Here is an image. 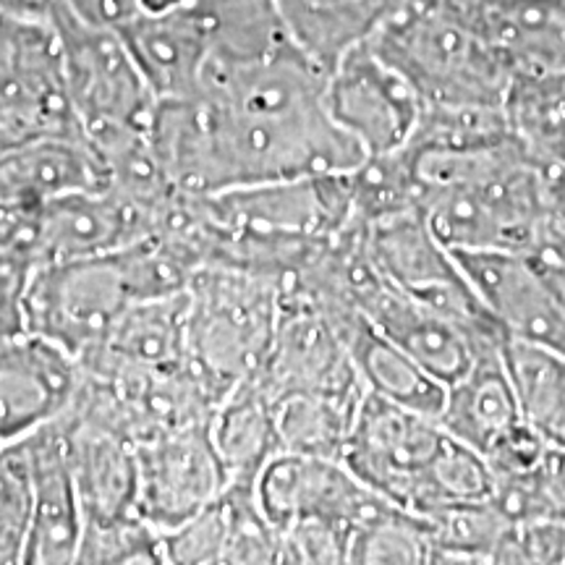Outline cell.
I'll list each match as a JSON object with an SVG mask.
<instances>
[{"label":"cell","mask_w":565,"mask_h":565,"mask_svg":"<svg viewBox=\"0 0 565 565\" xmlns=\"http://www.w3.org/2000/svg\"><path fill=\"white\" fill-rule=\"evenodd\" d=\"M108 183V162L84 137L38 139L0 152V202L47 204Z\"/></svg>","instance_id":"obj_19"},{"label":"cell","mask_w":565,"mask_h":565,"mask_svg":"<svg viewBox=\"0 0 565 565\" xmlns=\"http://www.w3.org/2000/svg\"><path fill=\"white\" fill-rule=\"evenodd\" d=\"M545 192L550 225L565 233V166H545Z\"/></svg>","instance_id":"obj_39"},{"label":"cell","mask_w":565,"mask_h":565,"mask_svg":"<svg viewBox=\"0 0 565 565\" xmlns=\"http://www.w3.org/2000/svg\"><path fill=\"white\" fill-rule=\"evenodd\" d=\"M349 563H433V524L391 505L353 532Z\"/></svg>","instance_id":"obj_30"},{"label":"cell","mask_w":565,"mask_h":565,"mask_svg":"<svg viewBox=\"0 0 565 565\" xmlns=\"http://www.w3.org/2000/svg\"><path fill=\"white\" fill-rule=\"evenodd\" d=\"M555 166H565V145H563V152H561V160L555 162Z\"/></svg>","instance_id":"obj_40"},{"label":"cell","mask_w":565,"mask_h":565,"mask_svg":"<svg viewBox=\"0 0 565 565\" xmlns=\"http://www.w3.org/2000/svg\"><path fill=\"white\" fill-rule=\"evenodd\" d=\"M370 45L412 82L424 105L503 108L511 66L484 34L433 0H412Z\"/></svg>","instance_id":"obj_2"},{"label":"cell","mask_w":565,"mask_h":565,"mask_svg":"<svg viewBox=\"0 0 565 565\" xmlns=\"http://www.w3.org/2000/svg\"><path fill=\"white\" fill-rule=\"evenodd\" d=\"M333 121L370 154L398 152L414 137L424 103L412 82L366 42L338 61L324 84Z\"/></svg>","instance_id":"obj_9"},{"label":"cell","mask_w":565,"mask_h":565,"mask_svg":"<svg viewBox=\"0 0 565 565\" xmlns=\"http://www.w3.org/2000/svg\"><path fill=\"white\" fill-rule=\"evenodd\" d=\"M505 338L565 353V303L524 252H454Z\"/></svg>","instance_id":"obj_12"},{"label":"cell","mask_w":565,"mask_h":565,"mask_svg":"<svg viewBox=\"0 0 565 565\" xmlns=\"http://www.w3.org/2000/svg\"><path fill=\"white\" fill-rule=\"evenodd\" d=\"M503 113L513 137L542 166H555L565 145V74H513Z\"/></svg>","instance_id":"obj_27"},{"label":"cell","mask_w":565,"mask_h":565,"mask_svg":"<svg viewBox=\"0 0 565 565\" xmlns=\"http://www.w3.org/2000/svg\"><path fill=\"white\" fill-rule=\"evenodd\" d=\"M278 401L288 395L362 398L366 393L341 330L328 315L296 296H282V312L263 366L252 374Z\"/></svg>","instance_id":"obj_10"},{"label":"cell","mask_w":565,"mask_h":565,"mask_svg":"<svg viewBox=\"0 0 565 565\" xmlns=\"http://www.w3.org/2000/svg\"><path fill=\"white\" fill-rule=\"evenodd\" d=\"M433 524V563L492 565L494 550L511 521L494 508L492 500L458 505L429 519Z\"/></svg>","instance_id":"obj_29"},{"label":"cell","mask_w":565,"mask_h":565,"mask_svg":"<svg viewBox=\"0 0 565 565\" xmlns=\"http://www.w3.org/2000/svg\"><path fill=\"white\" fill-rule=\"evenodd\" d=\"M32 461L34 513L24 565H71L79 555L84 513L74 469H71L68 437L63 422L24 437Z\"/></svg>","instance_id":"obj_16"},{"label":"cell","mask_w":565,"mask_h":565,"mask_svg":"<svg viewBox=\"0 0 565 565\" xmlns=\"http://www.w3.org/2000/svg\"><path fill=\"white\" fill-rule=\"evenodd\" d=\"M160 231L162 212L124 189H82L42 210L40 265L121 252Z\"/></svg>","instance_id":"obj_15"},{"label":"cell","mask_w":565,"mask_h":565,"mask_svg":"<svg viewBox=\"0 0 565 565\" xmlns=\"http://www.w3.org/2000/svg\"><path fill=\"white\" fill-rule=\"evenodd\" d=\"M51 137H82L51 21L0 9V152Z\"/></svg>","instance_id":"obj_5"},{"label":"cell","mask_w":565,"mask_h":565,"mask_svg":"<svg viewBox=\"0 0 565 565\" xmlns=\"http://www.w3.org/2000/svg\"><path fill=\"white\" fill-rule=\"evenodd\" d=\"M529 257L534 259V265L540 267L542 275H545L550 286L555 288V294L565 303V233L547 228L545 236L529 252Z\"/></svg>","instance_id":"obj_37"},{"label":"cell","mask_w":565,"mask_h":565,"mask_svg":"<svg viewBox=\"0 0 565 565\" xmlns=\"http://www.w3.org/2000/svg\"><path fill=\"white\" fill-rule=\"evenodd\" d=\"M0 445H3V443H0Z\"/></svg>","instance_id":"obj_41"},{"label":"cell","mask_w":565,"mask_h":565,"mask_svg":"<svg viewBox=\"0 0 565 565\" xmlns=\"http://www.w3.org/2000/svg\"><path fill=\"white\" fill-rule=\"evenodd\" d=\"M532 519L565 524V448L561 445H550L532 475Z\"/></svg>","instance_id":"obj_35"},{"label":"cell","mask_w":565,"mask_h":565,"mask_svg":"<svg viewBox=\"0 0 565 565\" xmlns=\"http://www.w3.org/2000/svg\"><path fill=\"white\" fill-rule=\"evenodd\" d=\"M228 545V519H225L223 500L189 519L186 524L162 532V555L166 565H215L225 563Z\"/></svg>","instance_id":"obj_33"},{"label":"cell","mask_w":565,"mask_h":565,"mask_svg":"<svg viewBox=\"0 0 565 565\" xmlns=\"http://www.w3.org/2000/svg\"><path fill=\"white\" fill-rule=\"evenodd\" d=\"M359 312L380 333L412 353L424 370L433 372L445 385L461 380L487 351L500 349L505 341V335L498 330L471 328L461 320L424 307L385 278H380L364 294Z\"/></svg>","instance_id":"obj_14"},{"label":"cell","mask_w":565,"mask_h":565,"mask_svg":"<svg viewBox=\"0 0 565 565\" xmlns=\"http://www.w3.org/2000/svg\"><path fill=\"white\" fill-rule=\"evenodd\" d=\"M286 278L231 263H207L186 288V362L221 404L252 377L278 330Z\"/></svg>","instance_id":"obj_1"},{"label":"cell","mask_w":565,"mask_h":565,"mask_svg":"<svg viewBox=\"0 0 565 565\" xmlns=\"http://www.w3.org/2000/svg\"><path fill=\"white\" fill-rule=\"evenodd\" d=\"M186 291L131 303L105 341L79 359L89 372L186 362Z\"/></svg>","instance_id":"obj_23"},{"label":"cell","mask_w":565,"mask_h":565,"mask_svg":"<svg viewBox=\"0 0 565 565\" xmlns=\"http://www.w3.org/2000/svg\"><path fill=\"white\" fill-rule=\"evenodd\" d=\"M503 359L524 419L550 445L565 448V353L505 338Z\"/></svg>","instance_id":"obj_26"},{"label":"cell","mask_w":565,"mask_h":565,"mask_svg":"<svg viewBox=\"0 0 565 565\" xmlns=\"http://www.w3.org/2000/svg\"><path fill=\"white\" fill-rule=\"evenodd\" d=\"M437 422L450 437L484 458H490L526 422L508 374L503 345L487 351L461 380L448 385Z\"/></svg>","instance_id":"obj_20"},{"label":"cell","mask_w":565,"mask_h":565,"mask_svg":"<svg viewBox=\"0 0 565 565\" xmlns=\"http://www.w3.org/2000/svg\"><path fill=\"white\" fill-rule=\"evenodd\" d=\"M137 466V511L160 534L202 513L231 482L212 443L210 419L139 440Z\"/></svg>","instance_id":"obj_8"},{"label":"cell","mask_w":565,"mask_h":565,"mask_svg":"<svg viewBox=\"0 0 565 565\" xmlns=\"http://www.w3.org/2000/svg\"><path fill=\"white\" fill-rule=\"evenodd\" d=\"M61 3L95 24L116 26V30L139 17V0H61Z\"/></svg>","instance_id":"obj_38"},{"label":"cell","mask_w":565,"mask_h":565,"mask_svg":"<svg viewBox=\"0 0 565 565\" xmlns=\"http://www.w3.org/2000/svg\"><path fill=\"white\" fill-rule=\"evenodd\" d=\"M521 563V565H565V524L553 519L519 521L508 526L492 565Z\"/></svg>","instance_id":"obj_34"},{"label":"cell","mask_w":565,"mask_h":565,"mask_svg":"<svg viewBox=\"0 0 565 565\" xmlns=\"http://www.w3.org/2000/svg\"><path fill=\"white\" fill-rule=\"evenodd\" d=\"M435 416L412 412L374 393H364L353 416L341 461L353 477L404 511H412L416 492L445 443Z\"/></svg>","instance_id":"obj_7"},{"label":"cell","mask_w":565,"mask_h":565,"mask_svg":"<svg viewBox=\"0 0 565 565\" xmlns=\"http://www.w3.org/2000/svg\"><path fill=\"white\" fill-rule=\"evenodd\" d=\"M137 301L145 296L131 246L100 257L45 263L34 267L24 286L26 330L82 359Z\"/></svg>","instance_id":"obj_4"},{"label":"cell","mask_w":565,"mask_h":565,"mask_svg":"<svg viewBox=\"0 0 565 565\" xmlns=\"http://www.w3.org/2000/svg\"><path fill=\"white\" fill-rule=\"evenodd\" d=\"M61 422L68 437L84 526L113 524L139 515L137 443L118 429L82 419L71 412L63 414Z\"/></svg>","instance_id":"obj_17"},{"label":"cell","mask_w":565,"mask_h":565,"mask_svg":"<svg viewBox=\"0 0 565 565\" xmlns=\"http://www.w3.org/2000/svg\"><path fill=\"white\" fill-rule=\"evenodd\" d=\"M288 38L330 74L412 0H275Z\"/></svg>","instance_id":"obj_21"},{"label":"cell","mask_w":565,"mask_h":565,"mask_svg":"<svg viewBox=\"0 0 565 565\" xmlns=\"http://www.w3.org/2000/svg\"><path fill=\"white\" fill-rule=\"evenodd\" d=\"M364 244L374 267L398 291L471 328L503 333L487 315L454 249L435 236L422 212L364 223Z\"/></svg>","instance_id":"obj_6"},{"label":"cell","mask_w":565,"mask_h":565,"mask_svg":"<svg viewBox=\"0 0 565 565\" xmlns=\"http://www.w3.org/2000/svg\"><path fill=\"white\" fill-rule=\"evenodd\" d=\"M259 508L282 534L301 519H328L356 532L395 503L353 477L341 458L280 450L254 482Z\"/></svg>","instance_id":"obj_11"},{"label":"cell","mask_w":565,"mask_h":565,"mask_svg":"<svg viewBox=\"0 0 565 565\" xmlns=\"http://www.w3.org/2000/svg\"><path fill=\"white\" fill-rule=\"evenodd\" d=\"M30 275L0 263V343L26 333L24 286Z\"/></svg>","instance_id":"obj_36"},{"label":"cell","mask_w":565,"mask_h":565,"mask_svg":"<svg viewBox=\"0 0 565 565\" xmlns=\"http://www.w3.org/2000/svg\"><path fill=\"white\" fill-rule=\"evenodd\" d=\"M210 433L231 482H257L265 463L280 454L275 401L252 377L215 406Z\"/></svg>","instance_id":"obj_25"},{"label":"cell","mask_w":565,"mask_h":565,"mask_svg":"<svg viewBox=\"0 0 565 565\" xmlns=\"http://www.w3.org/2000/svg\"><path fill=\"white\" fill-rule=\"evenodd\" d=\"M76 563L118 565H166L162 534L141 515L113 521V524L84 526Z\"/></svg>","instance_id":"obj_32"},{"label":"cell","mask_w":565,"mask_h":565,"mask_svg":"<svg viewBox=\"0 0 565 565\" xmlns=\"http://www.w3.org/2000/svg\"><path fill=\"white\" fill-rule=\"evenodd\" d=\"M34 513V479L24 440L0 445V565L24 561Z\"/></svg>","instance_id":"obj_31"},{"label":"cell","mask_w":565,"mask_h":565,"mask_svg":"<svg viewBox=\"0 0 565 565\" xmlns=\"http://www.w3.org/2000/svg\"><path fill=\"white\" fill-rule=\"evenodd\" d=\"M47 21L58 38L63 79L82 137L100 154L147 137L160 97L124 34L79 17L61 0H47Z\"/></svg>","instance_id":"obj_3"},{"label":"cell","mask_w":565,"mask_h":565,"mask_svg":"<svg viewBox=\"0 0 565 565\" xmlns=\"http://www.w3.org/2000/svg\"><path fill=\"white\" fill-rule=\"evenodd\" d=\"M475 30L513 74H565V0H500Z\"/></svg>","instance_id":"obj_24"},{"label":"cell","mask_w":565,"mask_h":565,"mask_svg":"<svg viewBox=\"0 0 565 565\" xmlns=\"http://www.w3.org/2000/svg\"><path fill=\"white\" fill-rule=\"evenodd\" d=\"M118 32L160 100L196 95L210 55V32L196 0L173 11L139 13Z\"/></svg>","instance_id":"obj_18"},{"label":"cell","mask_w":565,"mask_h":565,"mask_svg":"<svg viewBox=\"0 0 565 565\" xmlns=\"http://www.w3.org/2000/svg\"><path fill=\"white\" fill-rule=\"evenodd\" d=\"M364 398V395H362ZM362 398L288 395L275 404L280 450L301 456L341 458Z\"/></svg>","instance_id":"obj_28"},{"label":"cell","mask_w":565,"mask_h":565,"mask_svg":"<svg viewBox=\"0 0 565 565\" xmlns=\"http://www.w3.org/2000/svg\"><path fill=\"white\" fill-rule=\"evenodd\" d=\"M84 380L79 356L38 333L0 343V443L24 440L74 406Z\"/></svg>","instance_id":"obj_13"},{"label":"cell","mask_w":565,"mask_h":565,"mask_svg":"<svg viewBox=\"0 0 565 565\" xmlns=\"http://www.w3.org/2000/svg\"><path fill=\"white\" fill-rule=\"evenodd\" d=\"M356 366L364 391L412 408V412L440 416L448 385L424 370L412 353L380 333L362 312H349L333 320Z\"/></svg>","instance_id":"obj_22"}]
</instances>
